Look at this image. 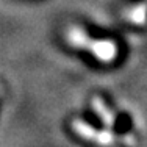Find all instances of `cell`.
<instances>
[{
  "label": "cell",
  "mask_w": 147,
  "mask_h": 147,
  "mask_svg": "<svg viewBox=\"0 0 147 147\" xmlns=\"http://www.w3.org/2000/svg\"><path fill=\"white\" fill-rule=\"evenodd\" d=\"M88 50L97 61L103 64H111L119 55V47L113 39H92Z\"/></svg>",
  "instance_id": "6da1fadb"
},
{
  "label": "cell",
  "mask_w": 147,
  "mask_h": 147,
  "mask_svg": "<svg viewBox=\"0 0 147 147\" xmlns=\"http://www.w3.org/2000/svg\"><path fill=\"white\" fill-rule=\"evenodd\" d=\"M64 39L71 47L78 49V50H88L91 41H92L91 36L88 34V31L83 28V27L75 25V24L69 25L64 30Z\"/></svg>",
  "instance_id": "7a4b0ae2"
},
{
  "label": "cell",
  "mask_w": 147,
  "mask_h": 147,
  "mask_svg": "<svg viewBox=\"0 0 147 147\" xmlns=\"http://www.w3.org/2000/svg\"><path fill=\"white\" fill-rule=\"evenodd\" d=\"M91 105H92V110L96 111V114L99 116V119L102 121V124L108 128L114 127V122H116V114L113 113L110 107L107 105V102L99 96H94L92 100H91Z\"/></svg>",
  "instance_id": "3957f363"
},
{
  "label": "cell",
  "mask_w": 147,
  "mask_h": 147,
  "mask_svg": "<svg viewBox=\"0 0 147 147\" xmlns=\"http://www.w3.org/2000/svg\"><path fill=\"white\" fill-rule=\"evenodd\" d=\"M122 17L133 25L147 24V3H135L122 11Z\"/></svg>",
  "instance_id": "277c9868"
},
{
  "label": "cell",
  "mask_w": 147,
  "mask_h": 147,
  "mask_svg": "<svg viewBox=\"0 0 147 147\" xmlns=\"http://www.w3.org/2000/svg\"><path fill=\"white\" fill-rule=\"evenodd\" d=\"M71 127L82 139H85V141H94V136H96L97 130L89 122L83 121V119H74L71 122Z\"/></svg>",
  "instance_id": "5b68a950"
},
{
  "label": "cell",
  "mask_w": 147,
  "mask_h": 147,
  "mask_svg": "<svg viewBox=\"0 0 147 147\" xmlns=\"http://www.w3.org/2000/svg\"><path fill=\"white\" fill-rule=\"evenodd\" d=\"M117 141V136L114 135L113 128L105 127L103 130H97L96 136H94V142L100 147H113Z\"/></svg>",
  "instance_id": "8992f818"
},
{
  "label": "cell",
  "mask_w": 147,
  "mask_h": 147,
  "mask_svg": "<svg viewBox=\"0 0 147 147\" xmlns=\"http://www.w3.org/2000/svg\"><path fill=\"white\" fill-rule=\"evenodd\" d=\"M122 144H125L127 147H135L136 146V138L133 136V133H127L125 136H122Z\"/></svg>",
  "instance_id": "52a82bcc"
},
{
  "label": "cell",
  "mask_w": 147,
  "mask_h": 147,
  "mask_svg": "<svg viewBox=\"0 0 147 147\" xmlns=\"http://www.w3.org/2000/svg\"><path fill=\"white\" fill-rule=\"evenodd\" d=\"M113 147H114V146H113Z\"/></svg>",
  "instance_id": "ba28073f"
}]
</instances>
